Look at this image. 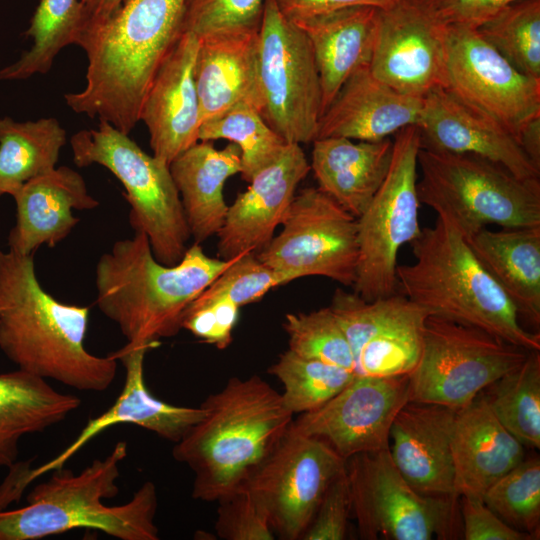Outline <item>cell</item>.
Here are the masks:
<instances>
[{"mask_svg":"<svg viewBox=\"0 0 540 540\" xmlns=\"http://www.w3.org/2000/svg\"><path fill=\"white\" fill-rule=\"evenodd\" d=\"M66 131L53 117L17 122L0 118V197L56 167Z\"/></svg>","mask_w":540,"mask_h":540,"instance_id":"obj_33","label":"cell"},{"mask_svg":"<svg viewBox=\"0 0 540 540\" xmlns=\"http://www.w3.org/2000/svg\"><path fill=\"white\" fill-rule=\"evenodd\" d=\"M282 285L280 276L255 253H246L234 258L195 299L225 298L241 307L259 301L271 289Z\"/></svg>","mask_w":540,"mask_h":540,"instance_id":"obj_41","label":"cell"},{"mask_svg":"<svg viewBox=\"0 0 540 540\" xmlns=\"http://www.w3.org/2000/svg\"><path fill=\"white\" fill-rule=\"evenodd\" d=\"M239 306L228 299L192 300L186 307L181 327L218 349L227 348L238 321Z\"/></svg>","mask_w":540,"mask_h":540,"instance_id":"obj_44","label":"cell"},{"mask_svg":"<svg viewBox=\"0 0 540 540\" xmlns=\"http://www.w3.org/2000/svg\"><path fill=\"white\" fill-rule=\"evenodd\" d=\"M454 492L482 499L524 459V445L495 417L481 394L457 410L451 433Z\"/></svg>","mask_w":540,"mask_h":540,"instance_id":"obj_27","label":"cell"},{"mask_svg":"<svg viewBox=\"0 0 540 540\" xmlns=\"http://www.w3.org/2000/svg\"><path fill=\"white\" fill-rule=\"evenodd\" d=\"M85 24L80 0H40L25 35L32 46L20 58L0 70V81L28 79L47 73L58 53L77 45Z\"/></svg>","mask_w":540,"mask_h":540,"instance_id":"obj_34","label":"cell"},{"mask_svg":"<svg viewBox=\"0 0 540 540\" xmlns=\"http://www.w3.org/2000/svg\"><path fill=\"white\" fill-rule=\"evenodd\" d=\"M312 143L310 168L318 188L358 218L388 173L393 140L355 141L325 137Z\"/></svg>","mask_w":540,"mask_h":540,"instance_id":"obj_29","label":"cell"},{"mask_svg":"<svg viewBox=\"0 0 540 540\" xmlns=\"http://www.w3.org/2000/svg\"><path fill=\"white\" fill-rule=\"evenodd\" d=\"M169 169L195 243L217 235L228 210L223 194L225 183L241 172L238 146L230 142L217 149L211 141H198L179 154Z\"/></svg>","mask_w":540,"mask_h":540,"instance_id":"obj_30","label":"cell"},{"mask_svg":"<svg viewBox=\"0 0 540 540\" xmlns=\"http://www.w3.org/2000/svg\"><path fill=\"white\" fill-rule=\"evenodd\" d=\"M446 28L426 0L380 9L370 71L404 94L424 97L443 88Z\"/></svg>","mask_w":540,"mask_h":540,"instance_id":"obj_18","label":"cell"},{"mask_svg":"<svg viewBox=\"0 0 540 540\" xmlns=\"http://www.w3.org/2000/svg\"><path fill=\"white\" fill-rule=\"evenodd\" d=\"M528 353L482 329L429 314L421 354L409 374V401L460 410Z\"/></svg>","mask_w":540,"mask_h":540,"instance_id":"obj_9","label":"cell"},{"mask_svg":"<svg viewBox=\"0 0 540 540\" xmlns=\"http://www.w3.org/2000/svg\"><path fill=\"white\" fill-rule=\"evenodd\" d=\"M265 0H185L183 32L211 34L259 30Z\"/></svg>","mask_w":540,"mask_h":540,"instance_id":"obj_42","label":"cell"},{"mask_svg":"<svg viewBox=\"0 0 540 540\" xmlns=\"http://www.w3.org/2000/svg\"><path fill=\"white\" fill-rule=\"evenodd\" d=\"M127 451V443L119 441L104 459L77 474L64 466L51 471L29 492L26 505L0 510V540H38L74 529H95L120 540H158V495L152 481L125 504L103 502L119 492L116 481Z\"/></svg>","mask_w":540,"mask_h":540,"instance_id":"obj_6","label":"cell"},{"mask_svg":"<svg viewBox=\"0 0 540 540\" xmlns=\"http://www.w3.org/2000/svg\"><path fill=\"white\" fill-rule=\"evenodd\" d=\"M480 394L508 432L524 446L540 448L539 351H529L519 367Z\"/></svg>","mask_w":540,"mask_h":540,"instance_id":"obj_35","label":"cell"},{"mask_svg":"<svg viewBox=\"0 0 540 540\" xmlns=\"http://www.w3.org/2000/svg\"><path fill=\"white\" fill-rule=\"evenodd\" d=\"M201 405L206 415L175 443L172 455L194 473L192 497L218 501L271 454L294 418L281 394L258 375L230 378Z\"/></svg>","mask_w":540,"mask_h":540,"instance_id":"obj_3","label":"cell"},{"mask_svg":"<svg viewBox=\"0 0 540 540\" xmlns=\"http://www.w3.org/2000/svg\"><path fill=\"white\" fill-rule=\"evenodd\" d=\"M215 531L223 540H273L266 508L245 485L218 500Z\"/></svg>","mask_w":540,"mask_h":540,"instance_id":"obj_43","label":"cell"},{"mask_svg":"<svg viewBox=\"0 0 540 540\" xmlns=\"http://www.w3.org/2000/svg\"><path fill=\"white\" fill-rule=\"evenodd\" d=\"M459 510L465 540H531L530 533L514 529L493 512L482 499L461 496Z\"/></svg>","mask_w":540,"mask_h":540,"instance_id":"obj_46","label":"cell"},{"mask_svg":"<svg viewBox=\"0 0 540 540\" xmlns=\"http://www.w3.org/2000/svg\"><path fill=\"white\" fill-rule=\"evenodd\" d=\"M81 399L59 392L46 379L17 368L0 374V468H10L19 441L54 426L79 408Z\"/></svg>","mask_w":540,"mask_h":540,"instance_id":"obj_32","label":"cell"},{"mask_svg":"<svg viewBox=\"0 0 540 540\" xmlns=\"http://www.w3.org/2000/svg\"><path fill=\"white\" fill-rule=\"evenodd\" d=\"M351 514V497L346 470L328 486L302 540H343Z\"/></svg>","mask_w":540,"mask_h":540,"instance_id":"obj_45","label":"cell"},{"mask_svg":"<svg viewBox=\"0 0 540 540\" xmlns=\"http://www.w3.org/2000/svg\"><path fill=\"white\" fill-rule=\"evenodd\" d=\"M456 412L441 405L409 401L392 422L388 447L391 458L421 494L455 495L451 433Z\"/></svg>","mask_w":540,"mask_h":540,"instance_id":"obj_23","label":"cell"},{"mask_svg":"<svg viewBox=\"0 0 540 540\" xmlns=\"http://www.w3.org/2000/svg\"><path fill=\"white\" fill-rule=\"evenodd\" d=\"M417 162L420 203L449 217L465 237L487 225L540 226V181L471 154L420 148Z\"/></svg>","mask_w":540,"mask_h":540,"instance_id":"obj_7","label":"cell"},{"mask_svg":"<svg viewBox=\"0 0 540 540\" xmlns=\"http://www.w3.org/2000/svg\"><path fill=\"white\" fill-rule=\"evenodd\" d=\"M281 13L297 23L320 15L355 6L387 9L398 0H274Z\"/></svg>","mask_w":540,"mask_h":540,"instance_id":"obj_48","label":"cell"},{"mask_svg":"<svg viewBox=\"0 0 540 540\" xmlns=\"http://www.w3.org/2000/svg\"><path fill=\"white\" fill-rule=\"evenodd\" d=\"M199 39L183 32L158 68L144 97L139 121L155 157L168 165L199 141L200 106L194 79Z\"/></svg>","mask_w":540,"mask_h":540,"instance_id":"obj_22","label":"cell"},{"mask_svg":"<svg viewBox=\"0 0 540 540\" xmlns=\"http://www.w3.org/2000/svg\"><path fill=\"white\" fill-rule=\"evenodd\" d=\"M345 470L346 461L329 444L290 426L241 485L264 505L275 536L298 540L311 524L328 486Z\"/></svg>","mask_w":540,"mask_h":540,"instance_id":"obj_15","label":"cell"},{"mask_svg":"<svg viewBox=\"0 0 540 540\" xmlns=\"http://www.w3.org/2000/svg\"><path fill=\"white\" fill-rule=\"evenodd\" d=\"M233 261L206 255L198 243L175 265L159 262L148 237L116 241L96 265V303L127 343L158 346L182 329L183 313Z\"/></svg>","mask_w":540,"mask_h":540,"instance_id":"obj_4","label":"cell"},{"mask_svg":"<svg viewBox=\"0 0 540 540\" xmlns=\"http://www.w3.org/2000/svg\"><path fill=\"white\" fill-rule=\"evenodd\" d=\"M283 328L289 338V350L296 355L354 372L351 346L329 307L308 313H288Z\"/></svg>","mask_w":540,"mask_h":540,"instance_id":"obj_40","label":"cell"},{"mask_svg":"<svg viewBox=\"0 0 540 540\" xmlns=\"http://www.w3.org/2000/svg\"><path fill=\"white\" fill-rule=\"evenodd\" d=\"M353 513L361 539L431 540L462 536L459 497L416 491L394 464L389 449L346 460Z\"/></svg>","mask_w":540,"mask_h":540,"instance_id":"obj_10","label":"cell"},{"mask_svg":"<svg viewBox=\"0 0 540 540\" xmlns=\"http://www.w3.org/2000/svg\"><path fill=\"white\" fill-rule=\"evenodd\" d=\"M410 245L415 260L397 266L398 292L430 314L540 351V334L520 324L515 305L449 217L437 214Z\"/></svg>","mask_w":540,"mask_h":540,"instance_id":"obj_5","label":"cell"},{"mask_svg":"<svg viewBox=\"0 0 540 540\" xmlns=\"http://www.w3.org/2000/svg\"><path fill=\"white\" fill-rule=\"evenodd\" d=\"M224 139L236 144L241 153V176L249 182L272 163L288 144L251 105L238 104L201 123L199 141Z\"/></svg>","mask_w":540,"mask_h":540,"instance_id":"obj_36","label":"cell"},{"mask_svg":"<svg viewBox=\"0 0 540 540\" xmlns=\"http://www.w3.org/2000/svg\"><path fill=\"white\" fill-rule=\"evenodd\" d=\"M443 88L515 137L540 116V79L516 69L472 27L447 25Z\"/></svg>","mask_w":540,"mask_h":540,"instance_id":"obj_14","label":"cell"},{"mask_svg":"<svg viewBox=\"0 0 540 540\" xmlns=\"http://www.w3.org/2000/svg\"><path fill=\"white\" fill-rule=\"evenodd\" d=\"M516 138L530 160L540 168V116L528 121Z\"/></svg>","mask_w":540,"mask_h":540,"instance_id":"obj_49","label":"cell"},{"mask_svg":"<svg viewBox=\"0 0 540 540\" xmlns=\"http://www.w3.org/2000/svg\"><path fill=\"white\" fill-rule=\"evenodd\" d=\"M482 265L515 305L520 317L540 324V226L486 227L466 237Z\"/></svg>","mask_w":540,"mask_h":540,"instance_id":"obj_31","label":"cell"},{"mask_svg":"<svg viewBox=\"0 0 540 540\" xmlns=\"http://www.w3.org/2000/svg\"><path fill=\"white\" fill-rule=\"evenodd\" d=\"M199 39L194 66L201 123L238 104L259 112V30L211 34Z\"/></svg>","mask_w":540,"mask_h":540,"instance_id":"obj_26","label":"cell"},{"mask_svg":"<svg viewBox=\"0 0 540 540\" xmlns=\"http://www.w3.org/2000/svg\"><path fill=\"white\" fill-rule=\"evenodd\" d=\"M478 31L516 69L540 79V0H516Z\"/></svg>","mask_w":540,"mask_h":540,"instance_id":"obj_38","label":"cell"},{"mask_svg":"<svg viewBox=\"0 0 540 540\" xmlns=\"http://www.w3.org/2000/svg\"><path fill=\"white\" fill-rule=\"evenodd\" d=\"M268 372L281 382L283 404L293 415L319 408L356 376L353 371L300 357L289 349L279 356Z\"/></svg>","mask_w":540,"mask_h":540,"instance_id":"obj_37","label":"cell"},{"mask_svg":"<svg viewBox=\"0 0 540 540\" xmlns=\"http://www.w3.org/2000/svg\"><path fill=\"white\" fill-rule=\"evenodd\" d=\"M380 9L355 6L295 23L308 37L321 81L322 115L345 81L370 65Z\"/></svg>","mask_w":540,"mask_h":540,"instance_id":"obj_28","label":"cell"},{"mask_svg":"<svg viewBox=\"0 0 540 540\" xmlns=\"http://www.w3.org/2000/svg\"><path fill=\"white\" fill-rule=\"evenodd\" d=\"M329 308L351 346L356 375L389 377L414 370L428 311L400 292L367 301L341 288Z\"/></svg>","mask_w":540,"mask_h":540,"instance_id":"obj_16","label":"cell"},{"mask_svg":"<svg viewBox=\"0 0 540 540\" xmlns=\"http://www.w3.org/2000/svg\"><path fill=\"white\" fill-rule=\"evenodd\" d=\"M33 256L0 251V350L19 369L46 380L82 391L106 390L117 360L86 349L89 308L47 293Z\"/></svg>","mask_w":540,"mask_h":540,"instance_id":"obj_2","label":"cell"},{"mask_svg":"<svg viewBox=\"0 0 540 540\" xmlns=\"http://www.w3.org/2000/svg\"><path fill=\"white\" fill-rule=\"evenodd\" d=\"M16 223L8 235L9 250L31 255L42 245L54 247L65 239L79 219L72 209L91 210L99 205L83 177L67 166L24 183L12 196Z\"/></svg>","mask_w":540,"mask_h":540,"instance_id":"obj_25","label":"cell"},{"mask_svg":"<svg viewBox=\"0 0 540 540\" xmlns=\"http://www.w3.org/2000/svg\"><path fill=\"white\" fill-rule=\"evenodd\" d=\"M310 170L301 145L288 143L272 163L258 171L228 206L217 233L221 259L260 252L281 226L299 183Z\"/></svg>","mask_w":540,"mask_h":540,"instance_id":"obj_20","label":"cell"},{"mask_svg":"<svg viewBox=\"0 0 540 540\" xmlns=\"http://www.w3.org/2000/svg\"><path fill=\"white\" fill-rule=\"evenodd\" d=\"M407 402L409 375H356L325 404L293 419L291 429L325 441L346 461L388 448L392 422Z\"/></svg>","mask_w":540,"mask_h":540,"instance_id":"obj_17","label":"cell"},{"mask_svg":"<svg viewBox=\"0 0 540 540\" xmlns=\"http://www.w3.org/2000/svg\"><path fill=\"white\" fill-rule=\"evenodd\" d=\"M70 145L78 167L99 164L122 183L134 231L146 234L159 262L177 264L191 235L169 165L106 121L74 133Z\"/></svg>","mask_w":540,"mask_h":540,"instance_id":"obj_8","label":"cell"},{"mask_svg":"<svg viewBox=\"0 0 540 540\" xmlns=\"http://www.w3.org/2000/svg\"><path fill=\"white\" fill-rule=\"evenodd\" d=\"M185 0H123L84 27L77 43L88 64L85 87L64 95L78 114L128 134L161 63L183 33Z\"/></svg>","mask_w":540,"mask_h":540,"instance_id":"obj_1","label":"cell"},{"mask_svg":"<svg viewBox=\"0 0 540 540\" xmlns=\"http://www.w3.org/2000/svg\"><path fill=\"white\" fill-rule=\"evenodd\" d=\"M423 109L424 97L393 89L365 66L339 89L320 119L316 139L380 141L407 126L418 125Z\"/></svg>","mask_w":540,"mask_h":540,"instance_id":"obj_24","label":"cell"},{"mask_svg":"<svg viewBox=\"0 0 540 540\" xmlns=\"http://www.w3.org/2000/svg\"><path fill=\"white\" fill-rule=\"evenodd\" d=\"M483 502L516 530L538 536L540 524V459H523L492 484Z\"/></svg>","mask_w":540,"mask_h":540,"instance_id":"obj_39","label":"cell"},{"mask_svg":"<svg viewBox=\"0 0 540 540\" xmlns=\"http://www.w3.org/2000/svg\"><path fill=\"white\" fill-rule=\"evenodd\" d=\"M277 236L256 255L283 285L322 276L352 287L359 248L357 218L318 187L294 196Z\"/></svg>","mask_w":540,"mask_h":540,"instance_id":"obj_13","label":"cell"},{"mask_svg":"<svg viewBox=\"0 0 540 540\" xmlns=\"http://www.w3.org/2000/svg\"><path fill=\"white\" fill-rule=\"evenodd\" d=\"M85 11V24L99 22L109 16L123 0H80ZM84 29V28H83Z\"/></svg>","mask_w":540,"mask_h":540,"instance_id":"obj_50","label":"cell"},{"mask_svg":"<svg viewBox=\"0 0 540 540\" xmlns=\"http://www.w3.org/2000/svg\"><path fill=\"white\" fill-rule=\"evenodd\" d=\"M420 133L417 125L395 134L388 173L357 218L359 257L353 292L367 301L397 290V256L420 232L417 192Z\"/></svg>","mask_w":540,"mask_h":540,"instance_id":"obj_11","label":"cell"},{"mask_svg":"<svg viewBox=\"0 0 540 540\" xmlns=\"http://www.w3.org/2000/svg\"><path fill=\"white\" fill-rule=\"evenodd\" d=\"M261 116L287 143L317 138L322 89L310 41L274 0H265L259 29Z\"/></svg>","mask_w":540,"mask_h":540,"instance_id":"obj_12","label":"cell"},{"mask_svg":"<svg viewBox=\"0 0 540 540\" xmlns=\"http://www.w3.org/2000/svg\"><path fill=\"white\" fill-rule=\"evenodd\" d=\"M155 347L127 343L121 349L110 353L125 368V381L115 403L104 413L89 419L78 436L53 459L31 469L28 463L20 465L15 488L23 493L26 487L40 476L64 464L83 448L90 440L106 429L131 424L145 428L161 438L177 443L196 423L206 415V409L176 406L154 397L144 379V359L146 353Z\"/></svg>","mask_w":540,"mask_h":540,"instance_id":"obj_19","label":"cell"},{"mask_svg":"<svg viewBox=\"0 0 540 540\" xmlns=\"http://www.w3.org/2000/svg\"><path fill=\"white\" fill-rule=\"evenodd\" d=\"M417 127L422 149L475 155L503 166L519 179L540 181V168L508 129L444 88H436L424 96L423 114Z\"/></svg>","mask_w":540,"mask_h":540,"instance_id":"obj_21","label":"cell"},{"mask_svg":"<svg viewBox=\"0 0 540 540\" xmlns=\"http://www.w3.org/2000/svg\"><path fill=\"white\" fill-rule=\"evenodd\" d=\"M516 0H426L446 25L478 29Z\"/></svg>","mask_w":540,"mask_h":540,"instance_id":"obj_47","label":"cell"}]
</instances>
